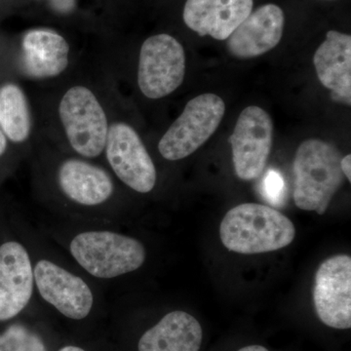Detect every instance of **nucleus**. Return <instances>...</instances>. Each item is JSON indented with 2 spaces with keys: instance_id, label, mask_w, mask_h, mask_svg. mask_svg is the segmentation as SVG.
<instances>
[{
  "instance_id": "nucleus-1",
  "label": "nucleus",
  "mask_w": 351,
  "mask_h": 351,
  "mask_svg": "<svg viewBox=\"0 0 351 351\" xmlns=\"http://www.w3.org/2000/svg\"><path fill=\"white\" fill-rule=\"evenodd\" d=\"M294 223L274 208L244 203L226 214L219 226L221 243L243 255L280 250L295 239Z\"/></svg>"
},
{
  "instance_id": "nucleus-2",
  "label": "nucleus",
  "mask_w": 351,
  "mask_h": 351,
  "mask_svg": "<svg viewBox=\"0 0 351 351\" xmlns=\"http://www.w3.org/2000/svg\"><path fill=\"white\" fill-rule=\"evenodd\" d=\"M57 120L71 149L83 158H96L105 151L110 119L98 93L76 83L58 100Z\"/></svg>"
},
{
  "instance_id": "nucleus-3",
  "label": "nucleus",
  "mask_w": 351,
  "mask_h": 351,
  "mask_svg": "<svg viewBox=\"0 0 351 351\" xmlns=\"http://www.w3.org/2000/svg\"><path fill=\"white\" fill-rule=\"evenodd\" d=\"M341 159L339 149L324 141L309 138L300 145L293 165L295 206L325 214L345 182Z\"/></svg>"
},
{
  "instance_id": "nucleus-4",
  "label": "nucleus",
  "mask_w": 351,
  "mask_h": 351,
  "mask_svg": "<svg viewBox=\"0 0 351 351\" xmlns=\"http://www.w3.org/2000/svg\"><path fill=\"white\" fill-rule=\"evenodd\" d=\"M71 253L88 274L105 279L135 271L145 260L144 245L138 240L112 232L76 235Z\"/></svg>"
},
{
  "instance_id": "nucleus-5",
  "label": "nucleus",
  "mask_w": 351,
  "mask_h": 351,
  "mask_svg": "<svg viewBox=\"0 0 351 351\" xmlns=\"http://www.w3.org/2000/svg\"><path fill=\"white\" fill-rule=\"evenodd\" d=\"M225 112V101L218 95L195 97L159 141V154L169 161L181 160L195 154L217 131Z\"/></svg>"
},
{
  "instance_id": "nucleus-6",
  "label": "nucleus",
  "mask_w": 351,
  "mask_h": 351,
  "mask_svg": "<svg viewBox=\"0 0 351 351\" xmlns=\"http://www.w3.org/2000/svg\"><path fill=\"white\" fill-rule=\"evenodd\" d=\"M186 75V53L179 41L167 34L145 39L138 54L137 82L141 93L159 100L174 93Z\"/></svg>"
},
{
  "instance_id": "nucleus-7",
  "label": "nucleus",
  "mask_w": 351,
  "mask_h": 351,
  "mask_svg": "<svg viewBox=\"0 0 351 351\" xmlns=\"http://www.w3.org/2000/svg\"><path fill=\"white\" fill-rule=\"evenodd\" d=\"M104 152L113 173L128 188L140 193H149L154 189L156 166L130 124L112 119Z\"/></svg>"
},
{
  "instance_id": "nucleus-8",
  "label": "nucleus",
  "mask_w": 351,
  "mask_h": 351,
  "mask_svg": "<svg viewBox=\"0 0 351 351\" xmlns=\"http://www.w3.org/2000/svg\"><path fill=\"white\" fill-rule=\"evenodd\" d=\"M274 124L262 108H244L230 137L235 174L242 181L257 180L263 174L272 145Z\"/></svg>"
},
{
  "instance_id": "nucleus-9",
  "label": "nucleus",
  "mask_w": 351,
  "mask_h": 351,
  "mask_svg": "<svg viewBox=\"0 0 351 351\" xmlns=\"http://www.w3.org/2000/svg\"><path fill=\"white\" fill-rule=\"evenodd\" d=\"M313 302L321 322L334 329L351 327V258L337 255L321 263L315 274Z\"/></svg>"
},
{
  "instance_id": "nucleus-10",
  "label": "nucleus",
  "mask_w": 351,
  "mask_h": 351,
  "mask_svg": "<svg viewBox=\"0 0 351 351\" xmlns=\"http://www.w3.org/2000/svg\"><path fill=\"white\" fill-rule=\"evenodd\" d=\"M34 277L41 297L66 317L80 320L91 311L93 294L80 277L46 260L36 263Z\"/></svg>"
},
{
  "instance_id": "nucleus-11",
  "label": "nucleus",
  "mask_w": 351,
  "mask_h": 351,
  "mask_svg": "<svg viewBox=\"0 0 351 351\" xmlns=\"http://www.w3.org/2000/svg\"><path fill=\"white\" fill-rule=\"evenodd\" d=\"M71 53V45L59 32L31 29L25 32L21 43V71L34 80L59 77L69 68Z\"/></svg>"
},
{
  "instance_id": "nucleus-12",
  "label": "nucleus",
  "mask_w": 351,
  "mask_h": 351,
  "mask_svg": "<svg viewBox=\"0 0 351 351\" xmlns=\"http://www.w3.org/2000/svg\"><path fill=\"white\" fill-rule=\"evenodd\" d=\"M34 289L31 258L23 245L0 246V321L11 319L27 306Z\"/></svg>"
},
{
  "instance_id": "nucleus-13",
  "label": "nucleus",
  "mask_w": 351,
  "mask_h": 351,
  "mask_svg": "<svg viewBox=\"0 0 351 351\" xmlns=\"http://www.w3.org/2000/svg\"><path fill=\"white\" fill-rule=\"evenodd\" d=\"M285 17L280 7L265 4L251 12L226 39V47L232 56L251 59L265 54L280 43Z\"/></svg>"
},
{
  "instance_id": "nucleus-14",
  "label": "nucleus",
  "mask_w": 351,
  "mask_h": 351,
  "mask_svg": "<svg viewBox=\"0 0 351 351\" xmlns=\"http://www.w3.org/2000/svg\"><path fill=\"white\" fill-rule=\"evenodd\" d=\"M253 6V0H186L182 19L198 36L226 40Z\"/></svg>"
},
{
  "instance_id": "nucleus-15",
  "label": "nucleus",
  "mask_w": 351,
  "mask_h": 351,
  "mask_svg": "<svg viewBox=\"0 0 351 351\" xmlns=\"http://www.w3.org/2000/svg\"><path fill=\"white\" fill-rule=\"evenodd\" d=\"M313 64L321 84L331 91L332 100L351 104V36L329 31L316 50Z\"/></svg>"
},
{
  "instance_id": "nucleus-16",
  "label": "nucleus",
  "mask_w": 351,
  "mask_h": 351,
  "mask_svg": "<svg viewBox=\"0 0 351 351\" xmlns=\"http://www.w3.org/2000/svg\"><path fill=\"white\" fill-rule=\"evenodd\" d=\"M57 181L64 195L83 206H97L112 197V178L100 166L68 158L58 168Z\"/></svg>"
},
{
  "instance_id": "nucleus-17",
  "label": "nucleus",
  "mask_w": 351,
  "mask_h": 351,
  "mask_svg": "<svg viewBox=\"0 0 351 351\" xmlns=\"http://www.w3.org/2000/svg\"><path fill=\"white\" fill-rule=\"evenodd\" d=\"M202 328L191 314L173 311L145 332L138 351H199Z\"/></svg>"
},
{
  "instance_id": "nucleus-18",
  "label": "nucleus",
  "mask_w": 351,
  "mask_h": 351,
  "mask_svg": "<svg viewBox=\"0 0 351 351\" xmlns=\"http://www.w3.org/2000/svg\"><path fill=\"white\" fill-rule=\"evenodd\" d=\"M34 114L24 90L16 83L0 87V129L15 144L27 142L34 133Z\"/></svg>"
},
{
  "instance_id": "nucleus-19",
  "label": "nucleus",
  "mask_w": 351,
  "mask_h": 351,
  "mask_svg": "<svg viewBox=\"0 0 351 351\" xmlns=\"http://www.w3.org/2000/svg\"><path fill=\"white\" fill-rule=\"evenodd\" d=\"M0 351H46L38 335L22 325H12L0 335Z\"/></svg>"
},
{
  "instance_id": "nucleus-20",
  "label": "nucleus",
  "mask_w": 351,
  "mask_h": 351,
  "mask_svg": "<svg viewBox=\"0 0 351 351\" xmlns=\"http://www.w3.org/2000/svg\"><path fill=\"white\" fill-rule=\"evenodd\" d=\"M263 193L274 205L282 202L285 195V182L282 176L274 170H270L263 178Z\"/></svg>"
},
{
  "instance_id": "nucleus-21",
  "label": "nucleus",
  "mask_w": 351,
  "mask_h": 351,
  "mask_svg": "<svg viewBox=\"0 0 351 351\" xmlns=\"http://www.w3.org/2000/svg\"><path fill=\"white\" fill-rule=\"evenodd\" d=\"M76 0H50V6L55 12L69 14L75 10Z\"/></svg>"
},
{
  "instance_id": "nucleus-22",
  "label": "nucleus",
  "mask_w": 351,
  "mask_h": 351,
  "mask_svg": "<svg viewBox=\"0 0 351 351\" xmlns=\"http://www.w3.org/2000/svg\"><path fill=\"white\" fill-rule=\"evenodd\" d=\"M341 169L345 178L351 182V156L348 154L341 159Z\"/></svg>"
},
{
  "instance_id": "nucleus-23",
  "label": "nucleus",
  "mask_w": 351,
  "mask_h": 351,
  "mask_svg": "<svg viewBox=\"0 0 351 351\" xmlns=\"http://www.w3.org/2000/svg\"><path fill=\"white\" fill-rule=\"evenodd\" d=\"M7 147H8V138L0 129V156L5 154Z\"/></svg>"
},
{
  "instance_id": "nucleus-24",
  "label": "nucleus",
  "mask_w": 351,
  "mask_h": 351,
  "mask_svg": "<svg viewBox=\"0 0 351 351\" xmlns=\"http://www.w3.org/2000/svg\"><path fill=\"white\" fill-rule=\"evenodd\" d=\"M239 351H269L267 348H263L262 346H248L241 348Z\"/></svg>"
},
{
  "instance_id": "nucleus-25",
  "label": "nucleus",
  "mask_w": 351,
  "mask_h": 351,
  "mask_svg": "<svg viewBox=\"0 0 351 351\" xmlns=\"http://www.w3.org/2000/svg\"><path fill=\"white\" fill-rule=\"evenodd\" d=\"M60 351H85V350H83L82 348H77V346H66V348H62V350Z\"/></svg>"
}]
</instances>
